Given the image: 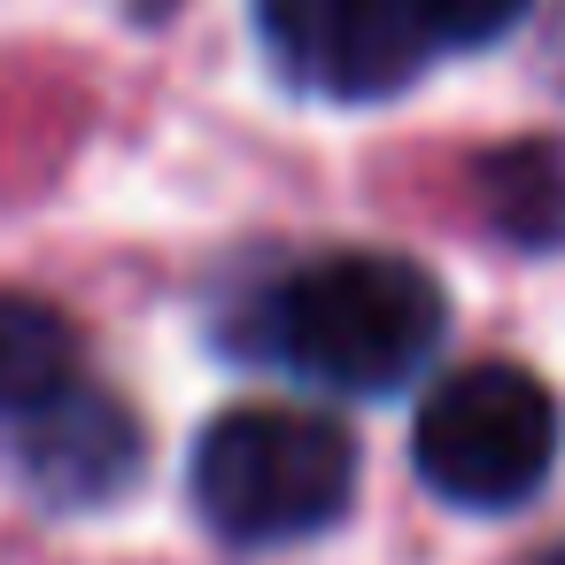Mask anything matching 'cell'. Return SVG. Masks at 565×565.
Instances as JSON below:
<instances>
[{"label": "cell", "instance_id": "1", "mask_svg": "<svg viewBox=\"0 0 565 565\" xmlns=\"http://www.w3.org/2000/svg\"><path fill=\"white\" fill-rule=\"evenodd\" d=\"M449 333L441 279L411 256L349 248L287 271L256 310V349L318 387L341 395H395L411 387Z\"/></svg>", "mask_w": 565, "mask_h": 565}, {"label": "cell", "instance_id": "2", "mask_svg": "<svg viewBox=\"0 0 565 565\" xmlns=\"http://www.w3.org/2000/svg\"><path fill=\"white\" fill-rule=\"evenodd\" d=\"M194 511L233 550H287L326 534L356 495V441L326 411L241 403L217 411L194 441Z\"/></svg>", "mask_w": 565, "mask_h": 565}, {"label": "cell", "instance_id": "3", "mask_svg": "<svg viewBox=\"0 0 565 565\" xmlns=\"http://www.w3.org/2000/svg\"><path fill=\"white\" fill-rule=\"evenodd\" d=\"M557 395L526 364H457L411 426L418 480L457 511H519L557 465Z\"/></svg>", "mask_w": 565, "mask_h": 565}, {"label": "cell", "instance_id": "4", "mask_svg": "<svg viewBox=\"0 0 565 565\" xmlns=\"http://www.w3.org/2000/svg\"><path fill=\"white\" fill-rule=\"evenodd\" d=\"M248 9L279 78L326 102H387L434 55L411 24V0H248Z\"/></svg>", "mask_w": 565, "mask_h": 565}, {"label": "cell", "instance_id": "5", "mask_svg": "<svg viewBox=\"0 0 565 565\" xmlns=\"http://www.w3.org/2000/svg\"><path fill=\"white\" fill-rule=\"evenodd\" d=\"M17 465L40 488V503L94 511L140 480V418L102 387H63L32 418H17Z\"/></svg>", "mask_w": 565, "mask_h": 565}, {"label": "cell", "instance_id": "6", "mask_svg": "<svg viewBox=\"0 0 565 565\" xmlns=\"http://www.w3.org/2000/svg\"><path fill=\"white\" fill-rule=\"evenodd\" d=\"M480 210L511 248H565V148L519 140L480 163Z\"/></svg>", "mask_w": 565, "mask_h": 565}, {"label": "cell", "instance_id": "7", "mask_svg": "<svg viewBox=\"0 0 565 565\" xmlns=\"http://www.w3.org/2000/svg\"><path fill=\"white\" fill-rule=\"evenodd\" d=\"M78 387V326L40 295H0V411L32 418Z\"/></svg>", "mask_w": 565, "mask_h": 565}, {"label": "cell", "instance_id": "8", "mask_svg": "<svg viewBox=\"0 0 565 565\" xmlns=\"http://www.w3.org/2000/svg\"><path fill=\"white\" fill-rule=\"evenodd\" d=\"M526 17V0H411V24L426 47H488Z\"/></svg>", "mask_w": 565, "mask_h": 565}, {"label": "cell", "instance_id": "9", "mask_svg": "<svg viewBox=\"0 0 565 565\" xmlns=\"http://www.w3.org/2000/svg\"><path fill=\"white\" fill-rule=\"evenodd\" d=\"M542 565H565V550H557V557H542Z\"/></svg>", "mask_w": 565, "mask_h": 565}]
</instances>
